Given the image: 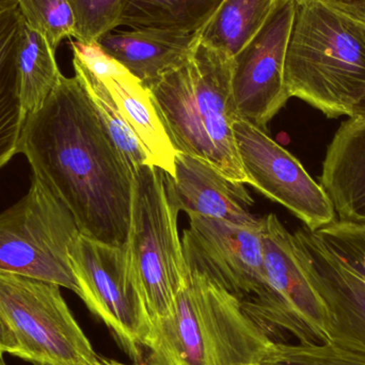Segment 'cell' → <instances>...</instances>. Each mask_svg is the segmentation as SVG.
I'll return each instance as SVG.
<instances>
[{
    "mask_svg": "<svg viewBox=\"0 0 365 365\" xmlns=\"http://www.w3.org/2000/svg\"><path fill=\"white\" fill-rule=\"evenodd\" d=\"M19 153L34 178L68 208L81 234L126 244L134 173L76 75L62 74L42 107L28 115Z\"/></svg>",
    "mask_w": 365,
    "mask_h": 365,
    "instance_id": "6da1fadb",
    "label": "cell"
},
{
    "mask_svg": "<svg viewBox=\"0 0 365 365\" xmlns=\"http://www.w3.org/2000/svg\"><path fill=\"white\" fill-rule=\"evenodd\" d=\"M231 64L232 58L197 36L189 59L147 88L175 151L249 185L234 135Z\"/></svg>",
    "mask_w": 365,
    "mask_h": 365,
    "instance_id": "7a4b0ae2",
    "label": "cell"
},
{
    "mask_svg": "<svg viewBox=\"0 0 365 365\" xmlns=\"http://www.w3.org/2000/svg\"><path fill=\"white\" fill-rule=\"evenodd\" d=\"M294 21L285 57L289 98L328 118L354 115L365 91V41L338 0H293Z\"/></svg>",
    "mask_w": 365,
    "mask_h": 365,
    "instance_id": "3957f363",
    "label": "cell"
},
{
    "mask_svg": "<svg viewBox=\"0 0 365 365\" xmlns=\"http://www.w3.org/2000/svg\"><path fill=\"white\" fill-rule=\"evenodd\" d=\"M274 342L237 297L190 272L173 308L152 330L143 365H261Z\"/></svg>",
    "mask_w": 365,
    "mask_h": 365,
    "instance_id": "277c9868",
    "label": "cell"
},
{
    "mask_svg": "<svg viewBox=\"0 0 365 365\" xmlns=\"http://www.w3.org/2000/svg\"><path fill=\"white\" fill-rule=\"evenodd\" d=\"M179 212L165 171L151 165L135 171L126 245L140 289L149 339L188 282L178 227Z\"/></svg>",
    "mask_w": 365,
    "mask_h": 365,
    "instance_id": "5b68a950",
    "label": "cell"
},
{
    "mask_svg": "<svg viewBox=\"0 0 365 365\" xmlns=\"http://www.w3.org/2000/svg\"><path fill=\"white\" fill-rule=\"evenodd\" d=\"M188 217L182 245L189 272L205 274L233 294L270 336L280 331L276 300L264 272L262 223L252 227Z\"/></svg>",
    "mask_w": 365,
    "mask_h": 365,
    "instance_id": "8992f818",
    "label": "cell"
},
{
    "mask_svg": "<svg viewBox=\"0 0 365 365\" xmlns=\"http://www.w3.org/2000/svg\"><path fill=\"white\" fill-rule=\"evenodd\" d=\"M79 234L68 208L32 177L28 192L0 212V274L55 283L81 297L68 257Z\"/></svg>",
    "mask_w": 365,
    "mask_h": 365,
    "instance_id": "52a82bcc",
    "label": "cell"
},
{
    "mask_svg": "<svg viewBox=\"0 0 365 365\" xmlns=\"http://www.w3.org/2000/svg\"><path fill=\"white\" fill-rule=\"evenodd\" d=\"M60 287L0 274V315L16 339V357L34 364L102 365Z\"/></svg>",
    "mask_w": 365,
    "mask_h": 365,
    "instance_id": "ba28073f",
    "label": "cell"
},
{
    "mask_svg": "<svg viewBox=\"0 0 365 365\" xmlns=\"http://www.w3.org/2000/svg\"><path fill=\"white\" fill-rule=\"evenodd\" d=\"M68 257L81 299L134 364H143L149 328L128 245L105 244L79 234Z\"/></svg>",
    "mask_w": 365,
    "mask_h": 365,
    "instance_id": "9c48e42d",
    "label": "cell"
},
{
    "mask_svg": "<svg viewBox=\"0 0 365 365\" xmlns=\"http://www.w3.org/2000/svg\"><path fill=\"white\" fill-rule=\"evenodd\" d=\"M236 147L249 185L272 201L284 206L311 231L336 220L329 195L302 163L279 145L267 130L234 120Z\"/></svg>",
    "mask_w": 365,
    "mask_h": 365,
    "instance_id": "30bf717a",
    "label": "cell"
},
{
    "mask_svg": "<svg viewBox=\"0 0 365 365\" xmlns=\"http://www.w3.org/2000/svg\"><path fill=\"white\" fill-rule=\"evenodd\" d=\"M293 21V0H279L265 25L232 57L234 115L263 130L291 98L284 68Z\"/></svg>",
    "mask_w": 365,
    "mask_h": 365,
    "instance_id": "8fae6325",
    "label": "cell"
},
{
    "mask_svg": "<svg viewBox=\"0 0 365 365\" xmlns=\"http://www.w3.org/2000/svg\"><path fill=\"white\" fill-rule=\"evenodd\" d=\"M264 272L274 294L278 326L300 343H329L328 315L309 280L296 249L294 234L274 214L262 217Z\"/></svg>",
    "mask_w": 365,
    "mask_h": 365,
    "instance_id": "7c38bea8",
    "label": "cell"
},
{
    "mask_svg": "<svg viewBox=\"0 0 365 365\" xmlns=\"http://www.w3.org/2000/svg\"><path fill=\"white\" fill-rule=\"evenodd\" d=\"M309 280L325 306L329 343L365 354V282L342 263L314 231L294 233Z\"/></svg>",
    "mask_w": 365,
    "mask_h": 365,
    "instance_id": "4fadbf2b",
    "label": "cell"
},
{
    "mask_svg": "<svg viewBox=\"0 0 365 365\" xmlns=\"http://www.w3.org/2000/svg\"><path fill=\"white\" fill-rule=\"evenodd\" d=\"M167 185L178 210L188 216L252 227L262 223V217L252 212L255 201L245 184L232 181L205 160L177 152L175 175L167 173Z\"/></svg>",
    "mask_w": 365,
    "mask_h": 365,
    "instance_id": "5bb4252c",
    "label": "cell"
},
{
    "mask_svg": "<svg viewBox=\"0 0 365 365\" xmlns=\"http://www.w3.org/2000/svg\"><path fill=\"white\" fill-rule=\"evenodd\" d=\"M319 182L340 220L365 223V119L349 118L338 128Z\"/></svg>",
    "mask_w": 365,
    "mask_h": 365,
    "instance_id": "9a60e30c",
    "label": "cell"
},
{
    "mask_svg": "<svg viewBox=\"0 0 365 365\" xmlns=\"http://www.w3.org/2000/svg\"><path fill=\"white\" fill-rule=\"evenodd\" d=\"M195 42V34L147 28L107 32L96 41L104 53L145 87L182 66L190 57Z\"/></svg>",
    "mask_w": 365,
    "mask_h": 365,
    "instance_id": "2e32d148",
    "label": "cell"
},
{
    "mask_svg": "<svg viewBox=\"0 0 365 365\" xmlns=\"http://www.w3.org/2000/svg\"><path fill=\"white\" fill-rule=\"evenodd\" d=\"M100 79L115 98L126 123L147 152L152 166L173 177L177 151L158 115L150 90L121 64L113 73Z\"/></svg>",
    "mask_w": 365,
    "mask_h": 365,
    "instance_id": "e0dca14e",
    "label": "cell"
},
{
    "mask_svg": "<svg viewBox=\"0 0 365 365\" xmlns=\"http://www.w3.org/2000/svg\"><path fill=\"white\" fill-rule=\"evenodd\" d=\"M23 24L15 0L0 6V169L19 153L28 117L21 105L17 68Z\"/></svg>",
    "mask_w": 365,
    "mask_h": 365,
    "instance_id": "ac0fdd59",
    "label": "cell"
},
{
    "mask_svg": "<svg viewBox=\"0 0 365 365\" xmlns=\"http://www.w3.org/2000/svg\"><path fill=\"white\" fill-rule=\"evenodd\" d=\"M223 0H124L119 26L195 34Z\"/></svg>",
    "mask_w": 365,
    "mask_h": 365,
    "instance_id": "d6986e66",
    "label": "cell"
},
{
    "mask_svg": "<svg viewBox=\"0 0 365 365\" xmlns=\"http://www.w3.org/2000/svg\"><path fill=\"white\" fill-rule=\"evenodd\" d=\"M279 0H223L201 30L200 41L232 58L261 30Z\"/></svg>",
    "mask_w": 365,
    "mask_h": 365,
    "instance_id": "ffe728a7",
    "label": "cell"
},
{
    "mask_svg": "<svg viewBox=\"0 0 365 365\" xmlns=\"http://www.w3.org/2000/svg\"><path fill=\"white\" fill-rule=\"evenodd\" d=\"M55 53L45 36L24 19L17 68L21 105L27 115L42 107L62 76Z\"/></svg>",
    "mask_w": 365,
    "mask_h": 365,
    "instance_id": "44dd1931",
    "label": "cell"
},
{
    "mask_svg": "<svg viewBox=\"0 0 365 365\" xmlns=\"http://www.w3.org/2000/svg\"><path fill=\"white\" fill-rule=\"evenodd\" d=\"M73 66H74L75 75L78 77L79 81L83 83V87L87 90L101 121L104 124L107 132L109 133L120 151L125 156L128 164L132 167L133 173L145 165L152 166L147 152L139 143L132 128L126 123L115 98L107 89L105 83L77 58L73 57Z\"/></svg>",
    "mask_w": 365,
    "mask_h": 365,
    "instance_id": "7402d4cb",
    "label": "cell"
},
{
    "mask_svg": "<svg viewBox=\"0 0 365 365\" xmlns=\"http://www.w3.org/2000/svg\"><path fill=\"white\" fill-rule=\"evenodd\" d=\"M261 365H365V354L332 343L274 342Z\"/></svg>",
    "mask_w": 365,
    "mask_h": 365,
    "instance_id": "603a6c76",
    "label": "cell"
},
{
    "mask_svg": "<svg viewBox=\"0 0 365 365\" xmlns=\"http://www.w3.org/2000/svg\"><path fill=\"white\" fill-rule=\"evenodd\" d=\"M27 25L45 36L53 51L75 38L76 23L70 0H15Z\"/></svg>",
    "mask_w": 365,
    "mask_h": 365,
    "instance_id": "cb8c5ba5",
    "label": "cell"
},
{
    "mask_svg": "<svg viewBox=\"0 0 365 365\" xmlns=\"http://www.w3.org/2000/svg\"><path fill=\"white\" fill-rule=\"evenodd\" d=\"M314 232L325 246L365 282V223L336 220Z\"/></svg>",
    "mask_w": 365,
    "mask_h": 365,
    "instance_id": "d4e9b609",
    "label": "cell"
},
{
    "mask_svg": "<svg viewBox=\"0 0 365 365\" xmlns=\"http://www.w3.org/2000/svg\"><path fill=\"white\" fill-rule=\"evenodd\" d=\"M78 42H96L119 26L124 0H70Z\"/></svg>",
    "mask_w": 365,
    "mask_h": 365,
    "instance_id": "484cf974",
    "label": "cell"
},
{
    "mask_svg": "<svg viewBox=\"0 0 365 365\" xmlns=\"http://www.w3.org/2000/svg\"><path fill=\"white\" fill-rule=\"evenodd\" d=\"M343 6L346 9L347 12L349 13L354 21L357 24L359 27L360 31H361L362 36L365 41V10L361 6H357V4H347V2L341 1ZM351 118H357V119H365V91L364 96H362L360 102L358 103L356 106L355 111H354V115Z\"/></svg>",
    "mask_w": 365,
    "mask_h": 365,
    "instance_id": "4316f807",
    "label": "cell"
},
{
    "mask_svg": "<svg viewBox=\"0 0 365 365\" xmlns=\"http://www.w3.org/2000/svg\"><path fill=\"white\" fill-rule=\"evenodd\" d=\"M17 351H19V344H17L16 339L11 331L8 324L0 315V355L9 354V355L16 357Z\"/></svg>",
    "mask_w": 365,
    "mask_h": 365,
    "instance_id": "83f0119b",
    "label": "cell"
},
{
    "mask_svg": "<svg viewBox=\"0 0 365 365\" xmlns=\"http://www.w3.org/2000/svg\"><path fill=\"white\" fill-rule=\"evenodd\" d=\"M102 365H143V364H122V362L115 361V360L105 359V358H103Z\"/></svg>",
    "mask_w": 365,
    "mask_h": 365,
    "instance_id": "f1b7e54d",
    "label": "cell"
},
{
    "mask_svg": "<svg viewBox=\"0 0 365 365\" xmlns=\"http://www.w3.org/2000/svg\"><path fill=\"white\" fill-rule=\"evenodd\" d=\"M338 1L347 2V4H364L365 0H338Z\"/></svg>",
    "mask_w": 365,
    "mask_h": 365,
    "instance_id": "f546056e",
    "label": "cell"
},
{
    "mask_svg": "<svg viewBox=\"0 0 365 365\" xmlns=\"http://www.w3.org/2000/svg\"><path fill=\"white\" fill-rule=\"evenodd\" d=\"M11 1V0H0V6L4 4H6V2Z\"/></svg>",
    "mask_w": 365,
    "mask_h": 365,
    "instance_id": "4dcf8cb0",
    "label": "cell"
},
{
    "mask_svg": "<svg viewBox=\"0 0 365 365\" xmlns=\"http://www.w3.org/2000/svg\"><path fill=\"white\" fill-rule=\"evenodd\" d=\"M357 6H361V8H364V10H365V4H357Z\"/></svg>",
    "mask_w": 365,
    "mask_h": 365,
    "instance_id": "1f68e13d",
    "label": "cell"
},
{
    "mask_svg": "<svg viewBox=\"0 0 365 365\" xmlns=\"http://www.w3.org/2000/svg\"><path fill=\"white\" fill-rule=\"evenodd\" d=\"M34 365H46V364H34Z\"/></svg>",
    "mask_w": 365,
    "mask_h": 365,
    "instance_id": "d6a6232c",
    "label": "cell"
}]
</instances>
